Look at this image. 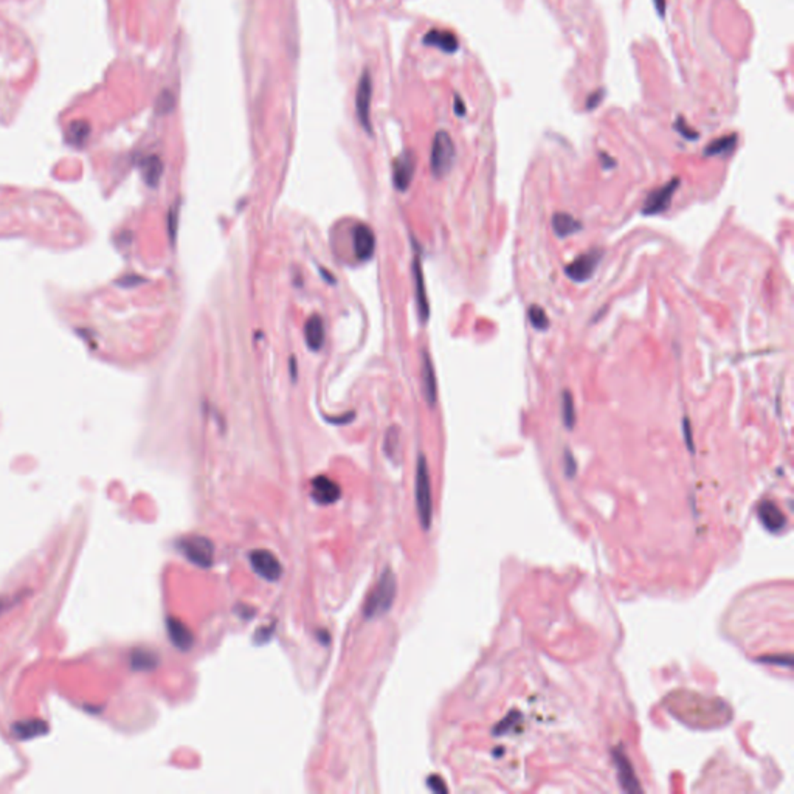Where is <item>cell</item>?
I'll list each match as a JSON object with an SVG mask.
<instances>
[{"label":"cell","mask_w":794,"mask_h":794,"mask_svg":"<svg viewBox=\"0 0 794 794\" xmlns=\"http://www.w3.org/2000/svg\"><path fill=\"white\" fill-rule=\"evenodd\" d=\"M424 42L427 45L441 48L445 53H455L459 47L456 36L445 30H430L424 38Z\"/></svg>","instance_id":"obj_18"},{"label":"cell","mask_w":794,"mask_h":794,"mask_svg":"<svg viewBox=\"0 0 794 794\" xmlns=\"http://www.w3.org/2000/svg\"><path fill=\"white\" fill-rule=\"evenodd\" d=\"M413 277H415V292H416V304H418L419 318L422 321H427L428 317H430V304H428L422 264H420L419 255L415 256V261H413Z\"/></svg>","instance_id":"obj_12"},{"label":"cell","mask_w":794,"mask_h":794,"mask_svg":"<svg viewBox=\"0 0 794 794\" xmlns=\"http://www.w3.org/2000/svg\"><path fill=\"white\" fill-rule=\"evenodd\" d=\"M427 783H428V787H430V788H432L433 791H436V793H441V791L445 793V791H447V788L444 787L442 779H439V777H437V776H432L430 779L427 781Z\"/></svg>","instance_id":"obj_31"},{"label":"cell","mask_w":794,"mask_h":794,"mask_svg":"<svg viewBox=\"0 0 794 794\" xmlns=\"http://www.w3.org/2000/svg\"><path fill=\"white\" fill-rule=\"evenodd\" d=\"M168 222H169V234H171V241H176V231H177V222H179V205H174L171 208V212L168 214Z\"/></svg>","instance_id":"obj_29"},{"label":"cell","mask_w":794,"mask_h":794,"mask_svg":"<svg viewBox=\"0 0 794 794\" xmlns=\"http://www.w3.org/2000/svg\"><path fill=\"white\" fill-rule=\"evenodd\" d=\"M455 157H456V151L451 137L445 131H439L435 135L433 146H432L430 165L433 174L436 177L447 176L453 166V161H455Z\"/></svg>","instance_id":"obj_3"},{"label":"cell","mask_w":794,"mask_h":794,"mask_svg":"<svg viewBox=\"0 0 794 794\" xmlns=\"http://www.w3.org/2000/svg\"><path fill=\"white\" fill-rule=\"evenodd\" d=\"M290 376L294 380L297 379V359L295 357L290 359Z\"/></svg>","instance_id":"obj_37"},{"label":"cell","mask_w":794,"mask_h":794,"mask_svg":"<svg viewBox=\"0 0 794 794\" xmlns=\"http://www.w3.org/2000/svg\"><path fill=\"white\" fill-rule=\"evenodd\" d=\"M47 731V725L42 722H36V720H30V722H22L14 725L13 727V734L16 737H19L22 740H27L31 739V737H36L39 734H44Z\"/></svg>","instance_id":"obj_21"},{"label":"cell","mask_w":794,"mask_h":794,"mask_svg":"<svg viewBox=\"0 0 794 794\" xmlns=\"http://www.w3.org/2000/svg\"><path fill=\"white\" fill-rule=\"evenodd\" d=\"M422 390L425 402L435 407L437 401V384H436V374L433 368V362L428 352L424 351L422 354Z\"/></svg>","instance_id":"obj_17"},{"label":"cell","mask_w":794,"mask_h":794,"mask_svg":"<svg viewBox=\"0 0 794 794\" xmlns=\"http://www.w3.org/2000/svg\"><path fill=\"white\" fill-rule=\"evenodd\" d=\"M677 129H678V131H679V134H681L683 137H686V139H689V140L698 139V134H696V132H694V131H691V129H689V127L686 126V123H684V121H683V125H681V123H679V120H678V123H677Z\"/></svg>","instance_id":"obj_32"},{"label":"cell","mask_w":794,"mask_h":794,"mask_svg":"<svg viewBox=\"0 0 794 794\" xmlns=\"http://www.w3.org/2000/svg\"><path fill=\"white\" fill-rule=\"evenodd\" d=\"M528 315H529L531 325H532L534 328H536L537 330H546V329H548V326H549L548 315H546L545 311L541 309L540 306H536V304L531 306Z\"/></svg>","instance_id":"obj_27"},{"label":"cell","mask_w":794,"mask_h":794,"mask_svg":"<svg viewBox=\"0 0 794 794\" xmlns=\"http://www.w3.org/2000/svg\"><path fill=\"white\" fill-rule=\"evenodd\" d=\"M416 171V160L413 152L405 151L393 161V183L402 192L410 188Z\"/></svg>","instance_id":"obj_9"},{"label":"cell","mask_w":794,"mask_h":794,"mask_svg":"<svg viewBox=\"0 0 794 794\" xmlns=\"http://www.w3.org/2000/svg\"><path fill=\"white\" fill-rule=\"evenodd\" d=\"M312 497L320 505H332L342 497V489L330 478L320 475L312 480Z\"/></svg>","instance_id":"obj_11"},{"label":"cell","mask_w":794,"mask_h":794,"mask_svg":"<svg viewBox=\"0 0 794 794\" xmlns=\"http://www.w3.org/2000/svg\"><path fill=\"white\" fill-rule=\"evenodd\" d=\"M416 507L420 526L428 531L433 518V498L430 472H428V464L424 455L419 456L416 466Z\"/></svg>","instance_id":"obj_2"},{"label":"cell","mask_w":794,"mask_h":794,"mask_svg":"<svg viewBox=\"0 0 794 794\" xmlns=\"http://www.w3.org/2000/svg\"><path fill=\"white\" fill-rule=\"evenodd\" d=\"M399 447H401V430L399 427H390L386 432L385 436V444H384V449L386 456L390 459H396L397 453H399Z\"/></svg>","instance_id":"obj_25"},{"label":"cell","mask_w":794,"mask_h":794,"mask_svg":"<svg viewBox=\"0 0 794 794\" xmlns=\"http://www.w3.org/2000/svg\"><path fill=\"white\" fill-rule=\"evenodd\" d=\"M140 282H144V278L135 277V275H132V277L123 278V281H120V284L121 286H135V284H140Z\"/></svg>","instance_id":"obj_34"},{"label":"cell","mask_w":794,"mask_h":794,"mask_svg":"<svg viewBox=\"0 0 794 794\" xmlns=\"http://www.w3.org/2000/svg\"><path fill=\"white\" fill-rule=\"evenodd\" d=\"M757 514L761 524L771 532L782 531L785 528V523H787V518H785L783 512L773 503V501H761L759 505Z\"/></svg>","instance_id":"obj_15"},{"label":"cell","mask_w":794,"mask_h":794,"mask_svg":"<svg viewBox=\"0 0 794 794\" xmlns=\"http://www.w3.org/2000/svg\"><path fill=\"white\" fill-rule=\"evenodd\" d=\"M455 112L458 113V115H461V117H463L464 113H466V108H464L463 101H461V98H456V101H455Z\"/></svg>","instance_id":"obj_36"},{"label":"cell","mask_w":794,"mask_h":794,"mask_svg":"<svg viewBox=\"0 0 794 794\" xmlns=\"http://www.w3.org/2000/svg\"><path fill=\"white\" fill-rule=\"evenodd\" d=\"M737 143V135H725L722 139H717L712 142L706 149H704V156L714 157V156H725V154L732 152Z\"/></svg>","instance_id":"obj_22"},{"label":"cell","mask_w":794,"mask_h":794,"mask_svg":"<svg viewBox=\"0 0 794 794\" xmlns=\"http://www.w3.org/2000/svg\"><path fill=\"white\" fill-rule=\"evenodd\" d=\"M562 420L565 427L568 428V430H573L574 425H576V405H574V397L571 394V391L565 390L562 393Z\"/></svg>","instance_id":"obj_23"},{"label":"cell","mask_w":794,"mask_h":794,"mask_svg":"<svg viewBox=\"0 0 794 794\" xmlns=\"http://www.w3.org/2000/svg\"><path fill=\"white\" fill-rule=\"evenodd\" d=\"M250 565L253 571L269 582H277L282 576V565L273 553L267 549H255L250 553Z\"/></svg>","instance_id":"obj_6"},{"label":"cell","mask_w":794,"mask_h":794,"mask_svg":"<svg viewBox=\"0 0 794 794\" xmlns=\"http://www.w3.org/2000/svg\"><path fill=\"white\" fill-rule=\"evenodd\" d=\"M352 248L359 261H368L376 252V236L371 226L357 224L352 229Z\"/></svg>","instance_id":"obj_10"},{"label":"cell","mask_w":794,"mask_h":794,"mask_svg":"<svg viewBox=\"0 0 794 794\" xmlns=\"http://www.w3.org/2000/svg\"><path fill=\"white\" fill-rule=\"evenodd\" d=\"M397 593V580L391 570H386L380 576L376 588L371 591L367 604H364V616L368 619L379 618L391 610Z\"/></svg>","instance_id":"obj_1"},{"label":"cell","mask_w":794,"mask_h":794,"mask_svg":"<svg viewBox=\"0 0 794 794\" xmlns=\"http://www.w3.org/2000/svg\"><path fill=\"white\" fill-rule=\"evenodd\" d=\"M132 666L137 670H151L157 666V656L148 650H137L132 656Z\"/></svg>","instance_id":"obj_26"},{"label":"cell","mask_w":794,"mask_h":794,"mask_svg":"<svg viewBox=\"0 0 794 794\" xmlns=\"http://www.w3.org/2000/svg\"><path fill=\"white\" fill-rule=\"evenodd\" d=\"M179 548L183 556L200 568H209L214 560L213 541L202 536H190L180 540Z\"/></svg>","instance_id":"obj_4"},{"label":"cell","mask_w":794,"mask_h":794,"mask_svg":"<svg viewBox=\"0 0 794 794\" xmlns=\"http://www.w3.org/2000/svg\"><path fill=\"white\" fill-rule=\"evenodd\" d=\"M761 662H766V664H777V666H785V667H791V656L790 655H774V656H764V658H760Z\"/></svg>","instance_id":"obj_28"},{"label":"cell","mask_w":794,"mask_h":794,"mask_svg":"<svg viewBox=\"0 0 794 794\" xmlns=\"http://www.w3.org/2000/svg\"><path fill=\"white\" fill-rule=\"evenodd\" d=\"M604 250L601 248H591L588 252L579 255L573 263L565 267L566 277L573 280L574 282H585L593 278V275L597 269L599 263L602 261Z\"/></svg>","instance_id":"obj_5"},{"label":"cell","mask_w":794,"mask_h":794,"mask_svg":"<svg viewBox=\"0 0 794 794\" xmlns=\"http://www.w3.org/2000/svg\"><path fill=\"white\" fill-rule=\"evenodd\" d=\"M371 98H372V79L369 71L364 70L359 81L357 92H355V113H357V118L364 131H368L369 134H371V118H369Z\"/></svg>","instance_id":"obj_8"},{"label":"cell","mask_w":794,"mask_h":794,"mask_svg":"<svg viewBox=\"0 0 794 794\" xmlns=\"http://www.w3.org/2000/svg\"><path fill=\"white\" fill-rule=\"evenodd\" d=\"M515 722H517V720H512L510 717H506V718H505V722H501V723L495 727V734H503V732H506V727H507V726L510 727V726H512V723H515Z\"/></svg>","instance_id":"obj_35"},{"label":"cell","mask_w":794,"mask_h":794,"mask_svg":"<svg viewBox=\"0 0 794 794\" xmlns=\"http://www.w3.org/2000/svg\"><path fill=\"white\" fill-rule=\"evenodd\" d=\"M553 230L558 238H568L582 230V222L568 213H556L553 216Z\"/></svg>","instance_id":"obj_19"},{"label":"cell","mask_w":794,"mask_h":794,"mask_svg":"<svg viewBox=\"0 0 794 794\" xmlns=\"http://www.w3.org/2000/svg\"><path fill=\"white\" fill-rule=\"evenodd\" d=\"M168 635L171 643L180 650H190L194 644L192 631L185 623L176 618H169L166 622Z\"/></svg>","instance_id":"obj_16"},{"label":"cell","mask_w":794,"mask_h":794,"mask_svg":"<svg viewBox=\"0 0 794 794\" xmlns=\"http://www.w3.org/2000/svg\"><path fill=\"white\" fill-rule=\"evenodd\" d=\"M678 186H679V179H678V177H675L674 180H670L666 185H662L661 188L652 191L649 196H647V199L644 200L643 214L655 216V214H661V213L666 212V209L670 207L672 197H674V194L678 190Z\"/></svg>","instance_id":"obj_7"},{"label":"cell","mask_w":794,"mask_h":794,"mask_svg":"<svg viewBox=\"0 0 794 794\" xmlns=\"http://www.w3.org/2000/svg\"><path fill=\"white\" fill-rule=\"evenodd\" d=\"M613 757H614V765H616V769H618L619 783L622 785V788L626 791H643V788L639 787V783H638V779H636L635 771H633V766H631L627 756L623 754L621 749H614Z\"/></svg>","instance_id":"obj_13"},{"label":"cell","mask_w":794,"mask_h":794,"mask_svg":"<svg viewBox=\"0 0 794 794\" xmlns=\"http://www.w3.org/2000/svg\"><path fill=\"white\" fill-rule=\"evenodd\" d=\"M304 340L311 351H320L326 342V326L320 315H312L304 325Z\"/></svg>","instance_id":"obj_14"},{"label":"cell","mask_w":794,"mask_h":794,"mask_svg":"<svg viewBox=\"0 0 794 794\" xmlns=\"http://www.w3.org/2000/svg\"><path fill=\"white\" fill-rule=\"evenodd\" d=\"M576 468H577L576 461H574L571 453L566 450L565 451V472H566V476H574V473H576Z\"/></svg>","instance_id":"obj_30"},{"label":"cell","mask_w":794,"mask_h":794,"mask_svg":"<svg viewBox=\"0 0 794 794\" xmlns=\"http://www.w3.org/2000/svg\"><path fill=\"white\" fill-rule=\"evenodd\" d=\"M142 174L144 182L149 186H157L160 182V177L163 174V163L157 156H149L143 159L142 161Z\"/></svg>","instance_id":"obj_20"},{"label":"cell","mask_w":794,"mask_h":794,"mask_svg":"<svg viewBox=\"0 0 794 794\" xmlns=\"http://www.w3.org/2000/svg\"><path fill=\"white\" fill-rule=\"evenodd\" d=\"M91 134V126L86 121H73L67 131V142L73 146H83Z\"/></svg>","instance_id":"obj_24"},{"label":"cell","mask_w":794,"mask_h":794,"mask_svg":"<svg viewBox=\"0 0 794 794\" xmlns=\"http://www.w3.org/2000/svg\"><path fill=\"white\" fill-rule=\"evenodd\" d=\"M656 8H658L661 14H664V0H656Z\"/></svg>","instance_id":"obj_38"},{"label":"cell","mask_w":794,"mask_h":794,"mask_svg":"<svg viewBox=\"0 0 794 794\" xmlns=\"http://www.w3.org/2000/svg\"><path fill=\"white\" fill-rule=\"evenodd\" d=\"M683 430H684V437H686V442H687V447L691 451H694V442H692V432H691V422H689V419L686 418L683 420Z\"/></svg>","instance_id":"obj_33"}]
</instances>
